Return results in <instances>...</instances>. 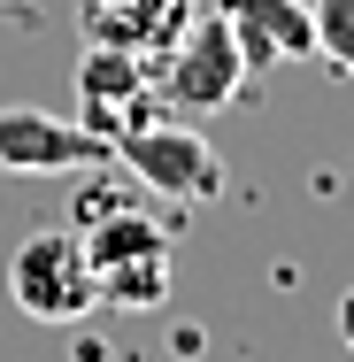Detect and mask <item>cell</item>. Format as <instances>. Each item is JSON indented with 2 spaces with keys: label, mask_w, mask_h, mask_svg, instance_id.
I'll return each mask as SVG.
<instances>
[{
  "label": "cell",
  "mask_w": 354,
  "mask_h": 362,
  "mask_svg": "<svg viewBox=\"0 0 354 362\" xmlns=\"http://www.w3.org/2000/svg\"><path fill=\"white\" fill-rule=\"evenodd\" d=\"M85 262H93L100 308H131V316H146V308L170 300V262H177V247H170V231L146 216V209L116 201V209L93 216Z\"/></svg>",
  "instance_id": "6da1fadb"
},
{
  "label": "cell",
  "mask_w": 354,
  "mask_h": 362,
  "mask_svg": "<svg viewBox=\"0 0 354 362\" xmlns=\"http://www.w3.org/2000/svg\"><path fill=\"white\" fill-rule=\"evenodd\" d=\"M239 85H247V54H239L231 23L216 16V0H201L193 23L154 54V100L170 116H216L239 100Z\"/></svg>",
  "instance_id": "7a4b0ae2"
},
{
  "label": "cell",
  "mask_w": 354,
  "mask_h": 362,
  "mask_svg": "<svg viewBox=\"0 0 354 362\" xmlns=\"http://www.w3.org/2000/svg\"><path fill=\"white\" fill-rule=\"evenodd\" d=\"M108 154L124 162V177L139 193H154V201H216L223 193V154L193 132V116H146Z\"/></svg>",
  "instance_id": "3957f363"
},
{
  "label": "cell",
  "mask_w": 354,
  "mask_h": 362,
  "mask_svg": "<svg viewBox=\"0 0 354 362\" xmlns=\"http://www.w3.org/2000/svg\"><path fill=\"white\" fill-rule=\"evenodd\" d=\"M8 300L31 316V324H77L100 308V286H93V262H85V239L47 223L31 231L16 255H8Z\"/></svg>",
  "instance_id": "277c9868"
},
{
  "label": "cell",
  "mask_w": 354,
  "mask_h": 362,
  "mask_svg": "<svg viewBox=\"0 0 354 362\" xmlns=\"http://www.w3.org/2000/svg\"><path fill=\"white\" fill-rule=\"evenodd\" d=\"M100 162H116L100 132L54 108H31V100L0 108V177H62V170H100Z\"/></svg>",
  "instance_id": "5b68a950"
},
{
  "label": "cell",
  "mask_w": 354,
  "mask_h": 362,
  "mask_svg": "<svg viewBox=\"0 0 354 362\" xmlns=\"http://www.w3.org/2000/svg\"><path fill=\"white\" fill-rule=\"evenodd\" d=\"M77 108H85V132L116 146L131 124H146L162 100H154V62L146 54H124V47H85L77 62Z\"/></svg>",
  "instance_id": "8992f818"
},
{
  "label": "cell",
  "mask_w": 354,
  "mask_h": 362,
  "mask_svg": "<svg viewBox=\"0 0 354 362\" xmlns=\"http://www.w3.org/2000/svg\"><path fill=\"white\" fill-rule=\"evenodd\" d=\"M216 16L231 23L239 54H247V77L316 54V16H308V0H216Z\"/></svg>",
  "instance_id": "52a82bcc"
},
{
  "label": "cell",
  "mask_w": 354,
  "mask_h": 362,
  "mask_svg": "<svg viewBox=\"0 0 354 362\" xmlns=\"http://www.w3.org/2000/svg\"><path fill=\"white\" fill-rule=\"evenodd\" d=\"M201 0H77V23H85V47H124V54H162L185 23H193Z\"/></svg>",
  "instance_id": "ba28073f"
},
{
  "label": "cell",
  "mask_w": 354,
  "mask_h": 362,
  "mask_svg": "<svg viewBox=\"0 0 354 362\" xmlns=\"http://www.w3.org/2000/svg\"><path fill=\"white\" fill-rule=\"evenodd\" d=\"M308 16H316V62L354 77V0H308Z\"/></svg>",
  "instance_id": "9c48e42d"
},
{
  "label": "cell",
  "mask_w": 354,
  "mask_h": 362,
  "mask_svg": "<svg viewBox=\"0 0 354 362\" xmlns=\"http://www.w3.org/2000/svg\"><path fill=\"white\" fill-rule=\"evenodd\" d=\"M339 347L354 355V293H339Z\"/></svg>",
  "instance_id": "30bf717a"
}]
</instances>
